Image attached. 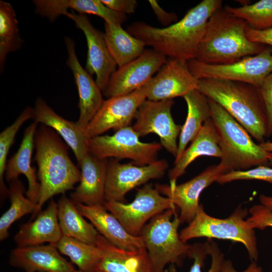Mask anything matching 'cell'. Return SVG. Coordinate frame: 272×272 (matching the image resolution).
Returning <instances> with one entry per match:
<instances>
[{"mask_svg":"<svg viewBox=\"0 0 272 272\" xmlns=\"http://www.w3.org/2000/svg\"><path fill=\"white\" fill-rule=\"evenodd\" d=\"M63 235L57 215V203L53 199L33 221L22 225L14 238L17 247L41 245H55Z\"/></svg>","mask_w":272,"mask_h":272,"instance_id":"24","label":"cell"},{"mask_svg":"<svg viewBox=\"0 0 272 272\" xmlns=\"http://www.w3.org/2000/svg\"><path fill=\"white\" fill-rule=\"evenodd\" d=\"M247 23L225 8L217 9L209 18L195 59L210 64H225L254 55L265 45L246 37Z\"/></svg>","mask_w":272,"mask_h":272,"instance_id":"2","label":"cell"},{"mask_svg":"<svg viewBox=\"0 0 272 272\" xmlns=\"http://www.w3.org/2000/svg\"><path fill=\"white\" fill-rule=\"evenodd\" d=\"M104 25L106 45L118 67L137 58L145 51V44L124 30L121 25L105 22Z\"/></svg>","mask_w":272,"mask_h":272,"instance_id":"29","label":"cell"},{"mask_svg":"<svg viewBox=\"0 0 272 272\" xmlns=\"http://www.w3.org/2000/svg\"><path fill=\"white\" fill-rule=\"evenodd\" d=\"M197 90L221 106L260 143L268 137L266 111L258 88L225 80L199 79Z\"/></svg>","mask_w":272,"mask_h":272,"instance_id":"4","label":"cell"},{"mask_svg":"<svg viewBox=\"0 0 272 272\" xmlns=\"http://www.w3.org/2000/svg\"><path fill=\"white\" fill-rule=\"evenodd\" d=\"M148 2L158 20L165 27L177 22L176 14L166 12L159 6L157 1L149 0Z\"/></svg>","mask_w":272,"mask_h":272,"instance_id":"42","label":"cell"},{"mask_svg":"<svg viewBox=\"0 0 272 272\" xmlns=\"http://www.w3.org/2000/svg\"><path fill=\"white\" fill-rule=\"evenodd\" d=\"M188 257L194 260L189 272H221L225 260L223 253L212 239L191 245ZM167 272H177L175 265L170 264Z\"/></svg>","mask_w":272,"mask_h":272,"instance_id":"34","label":"cell"},{"mask_svg":"<svg viewBox=\"0 0 272 272\" xmlns=\"http://www.w3.org/2000/svg\"><path fill=\"white\" fill-rule=\"evenodd\" d=\"M208 100L211 118L220 137L222 153L220 163L228 172L266 166L272 154L255 144L248 131L221 106L210 98Z\"/></svg>","mask_w":272,"mask_h":272,"instance_id":"5","label":"cell"},{"mask_svg":"<svg viewBox=\"0 0 272 272\" xmlns=\"http://www.w3.org/2000/svg\"><path fill=\"white\" fill-rule=\"evenodd\" d=\"M153 49H145L137 58L119 67L111 76L102 94L109 98L129 94L145 86L167 61Z\"/></svg>","mask_w":272,"mask_h":272,"instance_id":"13","label":"cell"},{"mask_svg":"<svg viewBox=\"0 0 272 272\" xmlns=\"http://www.w3.org/2000/svg\"><path fill=\"white\" fill-rule=\"evenodd\" d=\"M222 4L221 0H203L170 26L160 28L136 22L127 31L169 58L187 61L195 58L207 22Z\"/></svg>","mask_w":272,"mask_h":272,"instance_id":"1","label":"cell"},{"mask_svg":"<svg viewBox=\"0 0 272 272\" xmlns=\"http://www.w3.org/2000/svg\"><path fill=\"white\" fill-rule=\"evenodd\" d=\"M221 272H264L262 268L257 264L255 261H252L248 267L242 271H237L234 267L232 262L229 260H224Z\"/></svg>","mask_w":272,"mask_h":272,"instance_id":"43","label":"cell"},{"mask_svg":"<svg viewBox=\"0 0 272 272\" xmlns=\"http://www.w3.org/2000/svg\"><path fill=\"white\" fill-rule=\"evenodd\" d=\"M220 137L212 118L206 120L203 126L180 158L174 161V166L169 171L171 186L176 184V181L186 171L187 167L200 156H211L221 159L222 153L219 146Z\"/></svg>","mask_w":272,"mask_h":272,"instance_id":"27","label":"cell"},{"mask_svg":"<svg viewBox=\"0 0 272 272\" xmlns=\"http://www.w3.org/2000/svg\"><path fill=\"white\" fill-rule=\"evenodd\" d=\"M64 16L72 20L84 33L88 47L85 70L91 76L96 75L95 82L102 91L117 66L108 49L104 33L93 26L86 15L73 11L67 12Z\"/></svg>","mask_w":272,"mask_h":272,"instance_id":"17","label":"cell"},{"mask_svg":"<svg viewBox=\"0 0 272 272\" xmlns=\"http://www.w3.org/2000/svg\"><path fill=\"white\" fill-rule=\"evenodd\" d=\"M26 192L23 183L19 179L10 182L8 194L10 206L0 218L1 241L8 237L9 228L17 220L29 214H33V218L36 215L37 204L25 196Z\"/></svg>","mask_w":272,"mask_h":272,"instance_id":"31","label":"cell"},{"mask_svg":"<svg viewBox=\"0 0 272 272\" xmlns=\"http://www.w3.org/2000/svg\"><path fill=\"white\" fill-rule=\"evenodd\" d=\"M239 180H258L272 184V168L261 165L246 170L231 171L221 175L216 182L223 184Z\"/></svg>","mask_w":272,"mask_h":272,"instance_id":"37","label":"cell"},{"mask_svg":"<svg viewBox=\"0 0 272 272\" xmlns=\"http://www.w3.org/2000/svg\"><path fill=\"white\" fill-rule=\"evenodd\" d=\"M147 99L146 89L144 86L129 94L104 100L84 130L85 135L90 139L110 129L117 131L129 126L139 108Z\"/></svg>","mask_w":272,"mask_h":272,"instance_id":"14","label":"cell"},{"mask_svg":"<svg viewBox=\"0 0 272 272\" xmlns=\"http://www.w3.org/2000/svg\"><path fill=\"white\" fill-rule=\"evenodd\" d=\"M96 245L102 252V258L96 271L155 272L146 248L136 251L123 249L100 234Z\"/></svg>","mask_w":272,"mask_h":272,"instance_id":"23","label":"cell"},{"mask_svg":"<svg viewBox=\"0 0 272 272\" xmlns=\"http://www.w3.org/2000/svg\"><path fill=\"white\" fill-rule=\"evenodd\" d=\"M198 80L190 71L187 61L168 58L145 86L147 99L157 101L183 97L197 89Z\"/></svg>","mask_w":272,"mask_h":272,"instance_id":"16","label":"cell"},{"mask_svg":"<svg viewBox=\"0 0 272 272\" xmlns=\"http://www.w3.org/2000/svg\"><path fill=\"white\" fill-rule=\"evenodd\" d=\"M108 160L88 153L79 165L80 183L70 196L74 203L87 206L104 205Z\"/></svg>","mask_w":272,"mask_h":272,"instance_id":"20","label":"cell"},{"mask_svg":"<svg viewBox=\"0 0 272 272\" xmlns=\"http://www.w3.org/2000/svg\"><path fill=\"white\" fill-rule=\"evenodd\" d=\"M245 33L250 41L272 46V28L264 30H256L247 25Z\"/></svg>","mask_w":272,"mask_h":272,"instance_id":"41","label":"cell"},{"mask_svg":"<svg viewBox=\"0 0 272 272\" xmlns=\"http://www.w3.org/2000/svg\"><path fill=\"white\" fill-rule=\"evenodd\" d=\"M258 89L266 111L269 137L272 134V72L265 78Z\"/></svg>","mask_w":272,"mask_h":272,"instance_id":"39","label":"cell"},{"mask_svg":"<svg viewBox=\"0 0 272 272\" xmlns=\"http://www.w3.org/2000/svg\"><path fill=\"white\" fill-rule=\"evenodd\" d=\"M250 217L247 220L253 228L262 230L267 227H272V211L260 205H255L249 210Z\"/></svg>","mask_w":272,"mask_h":272,"instance_id":"38","label":"cell"},{"mask_svg":"<svg viewBox=\"0 0 272 272\" xmlns=\"http://www.w3.org/2000/svg\"><path fill=\"white\" fill-rule=\"evenodd\" d=\"M259 144L264 150L272 154V142H264ZM269 163L272 165V156L269 160Z\"/></svg>","mask_w":272,"mask_h":272,"instance_id":"45","label":"cell"},{"mask_svg":"<svg viewBox=\"0 0 272 272\" xmlns=\"http://www.w3.org/2000/svg\"><path fill=\"white\" fill-rule=\"evenodd\" d=\"M75 203L79 212L91 222L99 234L113 244L130 251L145 248L142 236L129 234L118 219L107 212L104 205L87 206Z\"/></svg>","mask_w":272,"mask_h":272,"instance_id":"19","label":"cell"},{"mask_svg":"<svg viewBox=\"0 0 272 272\" xmlns=\"http://www.w3.org/2000/svg\"><path fill=\"white\" fill-rule=\"evenodd\" d=\"M228 172L227 168L220 162L207 168L191 179L180 184L171 186L157 184L155 187L161 194L169 198L180 210L181 223L189 224L194 218L199 207L201 193L223 174Z\"/></svg>","mask_w":272,"mask_h":272,"instance_id":"15","label":"cell"},{"mask_svg":"<svg viewBox=\"0 0 272 272\" xmlns=\"http://www.w3.org/2000/svg\"><path fill=\"white\" fill-rule=\"evenodd\" d=\"M131 126L121 128L111 135H99L88 139L89 153L100 158L129 159L140 166L157 160L162 146L158 143H143Z\"/></svg>","mask_w":272,"mask_h":272,"instance_id":"9","label":"cell"},{"mask_svg":"<svg viewBox=\"0 0 272 272\" xmlns=\"http://www.w3.org/2000/svg\"><path fill=\"white\" fill-rule=\"evenodd\" d=\"M33 110L34 121L52 128L60 135L72 150L80 165L89 152L88 139L77 122L66 120L57 114L40 97L36 99Z\"/></svg>","mask_w":272,"mask_h":272,"instance_id":"22","label":"cell"},{"mask_svg":"<svg viewBox=\"0 0 272 272\" xmlns=\"http://www.w3.org/2000/svg\"><path fill=\"white\" fill-rule=\"evenodd\" d=\"M247 214V210L239 206L228 218H216L207 214L200 204L193 219L180 231V238L184 242L206 237L240 242L246 247L251 262H256L258 258L257 239L254 228L244 220Z\"/></svg>","mask_w":272,"mask_h":272,"instance_id":"7","label":"cell"},{"mask_svg":"<svg viewBox=\"0 0 272 272\" xmlns=\"http://www.w3.org/2000/svg\"><path fill=\"white\" fill-rule=\"evenodd\" d=\"M104 206L126 231L134 236L141 235L147 222L152 218L168 209L177 208L152 183L146 184L138 189L134 199L130 203L105 201Z\"/></svg>","mask_w":272,"mask_h":272,"instance_id":"10","label":"cell"},{"mask_svg":"<svg viewBox=\"0 0 272 272\" xmlns=\"http://www.w3.org/2000/svg\"><path fill=\"white\" fill-rule=\"evenodd\" d=\"M57 215L63 236L96 245L99 233L84 219L74 202L64 195L58 200Z\"/></svg>","mask_w":272,"mask_h":272,"instance_id":"30","label":"cell"},{"mask_svg":"<svg viewBox=\"0 0 272 272\" xmlns=\"http://www.w3.org/2000/svg\"><path fill=\"white\" fill-rule=\"evenodd\" d=\"M173 104L172 99L157 101L146 99L139 108L136 121L131 127L139 137L156 133L161 145L175 158L177 140L182 125L176 124L173 120L171 112Z\"/></svg>","mask_w":272,"mask_h":272,"instance_id":"11","label":"cell"},{"mask_svg":"<svg viewBox=\"0 0 272 272\" xmlns=\"http://www.w3.org/2000/svg\"><path fill=\"white\" fill-rule=\"evenodd\" d=\"M188 67L197 79L212 78L245 83L259 88L272 72V48L233 63L210 64L196 59L187 61Z\"/></svg>","mask_w":272,"mask_h":272,"instance_id":"8","label":"cell"},{"mask_svg":"<svg viewBox=\"0 0 272 272\" xmlns=\"http://www.w3.org/2000/svg\"><path fill=\"white\" fill-rule=\"evenodd\" d=\"M75 272H82V271H80V270H76V271H75Z\"/></svg>","mask_w":272,"mask_h":272,"instance_id":"46","label":"cell"},{"mask_svg":"<svg viewBox=\"0 0 272 272\" xmlns=\"http://www.w3.org/2000/svg\"><path fill=\"white\" fill-rule=\"evenodd\" d=\"M96 272H102V271H96Z\"/></svg>","mask_w":272,"mask_h":272,"instance_id":"47","label":"cell"},{"mask_svg":"<svg viewBox=\"0 0 272 272\" xmlns=\"http://www.w3.org/2000/svg\"><path fill=\"white\" fill-rule=\"evenodd\" d=\"M58 251L50 244L17 247L11 253L10 263L26 272H75L74 267Z\"/></svg>","mask_w":272,"mask_h":272,"instance_id":"21","label":"cell"},{"mask_svg":"<svg viewBox=\"0 0 272 272\" xmlns=\"http://www.w3.org/2000/svg\"><path fill=\"white\" fill-rule=\"evenodd\" d=\"M24 41L19 33L18 21L12 5L0 1V70L2 73L8 54L20 49Z\"/></svg>","mask_w":272,"mask_h":272,"instance_id":"33","label":"cell"},{"mask_svg":"<svg viewBox=\"0 0 272 272\" xmlns=\"http://www.w3.org/2000/svg\"><path fill=\"white\" fill-rule=\"evenodd\" d=\"M38 124L34 121L25 129L18 150L7 163L5 174L6 179L9 182L18 179L20 174L24 175L28 182L26 195L37 204L40 186L37 180L36 169L31 166V158Z\"/></svg>","mask_w":272,"mask_h":272,"instance_id":"25","label":"cell"},{"mask_svg":"<svg viewBox=\"0 0 272 272\" xmlns=\"http://www.w3.org/2000/svg\"><path fill=\"white\" fill-rule=\"evenodd\" d=\"M33 108L27 107L15 121L0 134V190L1 196L2 198L8 194V188L5 184L4 180L8 153L14 143L19 129L25 121L29 119H33Z\"/></svg>","mask_w":272,"mask_h":272,"instance_id":"36","label":"cell"},{"mask_svg":"<svg viewBox=\"0 0 272 272\" xmlns=\"http://www.w3.org/2000/svg\"><path fill=\"white\" fill-rule=\"evenodd\" d=\"M33 3L36 13L50 22L64 15L68 9L79 14L97 16L110 24H120L123 20L122 14L111 10L101 0H34Z\"/></svg>","mask_w":272,"mask_h":272,"instance_id":"26","label":"cell"},{"mask_svg":"<svg viewBox=\"0 0 272 272\" xmlns=\"http://www.w3.org/2000/svg\"><path fill=\"white\" fill-rule=\"evenodd\" d=\"M68 147L52 128L43 124L37 128L34 159L40 187L36 215L53 196L72 189L80 182L81 170L70 158Z\"/></svg>","mask_w":272,"mask_h":272,"instance_id":"3","label":"cell"},{"mask_svg":"<svg viewBox=\"0 0 272 272\" xmlns=\"http://www.w3.org/2000/svg\"><path fill=\"white\" fill-rule=\"evenodd\" d=\"M259 199L261 205L272 211V196L261 194Z\"/></svg>","mask_w":272,"mask_h":272,"instance_id":"44","label":"cell"},{"mask_svg":"<svg viewBox=\"0 0 272 272\" xmlns=\"http://www.w3.org/2000/svg\"><path fill=\"white\" fill-rule=\"evenodd\" d=\"M183 98L187 104V114L179 135L175 161L180 158L188 144L194 139L204 122L211 117L208 98L197 89L187 93Z\"/></svg>","mask_w":272,"mask_h":272,"instance_id":"28","label":"cell"},{"mask_svg":"<svg viewBox=\"0 0 272 272\" xmlns=\"http://www.w3.org/2000/svg\"><path fill=\"white\" fill-rule=\"evenodd\" d=\"M225 8L234 16L245 21L254 30L272 28V0H260L237 8L227 6Z\"/></svg>","mask_w":272,"mask_h":272,"instance_id":"35","label":"cell"},{"mask_svg":"<svg viewBox=\"0 0 272 272\" xmlns=\"http://www.w3.org/2000/svg\"><path fill=\"white\" fill-rule=\"evenodd\" d=\"M167 161L157 160L143 166L132 162L122 164L118 160L108 162L105 184V201L124 202L125 195L130 190L150 180L162 178L168 167Z\"/></svg>","mask_w":272,"mask_h":272,"instance_id":"12","label":"cell"},{"mask_svg":"<svg viewBox=\"0 0 272 272\" xmlns=\"http://www.w3.org/2000/svg\"><path fill=\"white\" fill-rule=\"evenodd\" d=\"M180 224L175 208L157 215L143 228L140 236L155 272H167L165 267L169 263L181 266L188 256L191 245L180 238Z\"/></svg>","mask_w":272,"mask_h":272,"instance_id":"6","label":"cell"},{"mask_svg":"<svg viewBox=\"0 0 272 272\" xmlns=\"http://www.w3.org/2000/svg\"><path fill=\"white\" fill-rule=\"evenodd\" d=\"M64 40L68 54L66 63L73 73L79 93L80 115L77 123L84 131L104 100L102 90L91 75L80 64L76 55L74 40L69 37H65Z\"/></svg>","mask_w":272,"mask_h":272,"instance_id":"18","label":"cell"},{"mask_svg":"<svg viewBox=\"0 0 272 272\" xmlns=\"http://www.w3.org/2000/svg\"><path fill=\"white\" fill-rule=\"evenodd\" d=\"M102 3L111 10L123 14L133 13L138 3L135 0H101Z\"/></svg>","mask_w":272,"mask_h":272,"instance_id":"40","label":"cell"},{"mask_svg":"<svg viewBox=\"0 0 272 272\" xmlns=\"http://www.w3.org/2000/svg\"><path fill=\"white\" fill-rule=\"evenodd\" d=\"M60 253L68 256L82 272H95L102 258L96 245L62 236L55 245Z\"/></svg>","mask_w":272,"mask_h":272,"instance_id":"32","label":"cell"}]
</instances>
